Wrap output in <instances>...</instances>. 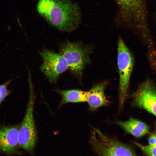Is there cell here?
I'll list each match as a JSON object with an SVG mask.
<instances>
[{
	"mask_svg": "<svg viewBox=\"0 0 156 156\" xmlns=\"http://www.w3.org/2000/svg\"><path fill=\"white\" fill-rule=\"evenodd\" d=\"M29 97L26 113L18 130L19 146L29 153L34 150L37 140V133L34 117L35 94L29 76Z\"/></svg>",
	"mask_w": 156,
	"mask_h": 156,
	"instance_id": "obj_3",
	"label": "cell"
},
{
	"mask_svg": "<svg viewBox=\"0 0 156 156\" xmlns=\"http://www.w3.org/2000/svg\"><path fill=\"white\" fill-rule=\"evenodd\" d=\"M109 83L107 80L97 83L88 91L87 102L90 111H96L100 107L107 106L110 104V101L104 94L105 90Z\"/></svg>",
	"mask_w": 156,
	"mask_h": 156,
	"instance_id": "obj_7",
	"label": "cell"
},
{
	"mask_svg": "<svg viewBox=\"0 0 156 156\" xmlns=\"http://www.w3.org/2000/svg\"><path fill=\"white\" fill-rule=\"evenodd\" d=\"M43 60L40 69L51 83H56L60 75L68 68L67 61L61 53L47 49L39 53Z\"/></svg>",
	"mask_w": 156,
	"mask_h": 156,
	"instance_id": "obj_5",
	"label": "cell"
},
{
	"mask_svg": "<svg viewBox=\"0 0 156 156\" xmlns=\"http://www.w3.org/2000/svg\"><path fill=\"white\" fill-rule=\"evenodd\" d=\"M19 129L15 127L0 128V152L11 154L15 153L18 145Z\"/></svg>",
	"mask_w": 156,
	"mask_h": 156,
	"instance_id": "obj_8",
	"label": "cell"
},
{
	"mask_svg": "<svg viewBox=\"0 0 156 156\" xmlns=\"http://www.w3.org/2000/svg\"><path fill=\"white\" fill-rule=\"evenodd\" d=\"M133 143L136 145L146 156H156V145H144L137 142Z\"/></svg>",
	"mask_w": 156,
	"mask_h": 156,
	"instance_id": "obj_12",
	"label": "cell"
},
{
	"mask_svg": "<svg viewBox=\"0 0 156 156\" xmlns=\"http://www.w3.org/2000/svg\"><path fill=\"white\" fill-rule=\"evenodd\" d=\"M113 123L136 138L142 137L149 133L150 127L147 125L132 117L126 121L116 120Z\"/></svg>",
	"mask_w": 156,
	"mask_h": 156,
	"instance_id": "obj_9",
	"label": "cell"
},
{
	"mask_svg": "<svg viewBox=\"0 0 156 156\" xmlns=\"http://www.w3.org/2000/svg\"><path fill=\"white\" fill-rule=\"evenodd\" d=\"M61 97L60 107L68 103H77L87 102L88 92L78 89L55 90Z\"/></svg>",
	"mask_w": 156,
	"mask_h": 156,
	"instance_id": "obj_10",
	"label": "cell"
},
{
	"mask_svg": "<svg viewBox=\"0 0 156 156\" xmlns=\"http://www.w3.org/2000/svg\"><path fill=\"white\" fill-rule=\"evenodd\" d=\"M37 10L50 25L62 31H72L80 23L79 8L70 0H39Z\"/></svg>",
	"mask_w": 156,
	"mask_h": 156,
	"instance_id": "obj_1",
	"label": "cell"
},
{
	"mask_svg": "<svg viewBox=\"0 0 156 156\" xmlns=\"http://www.w3.org/2000/svg\"><path fill=\"white\" fill-rule=\"evenodd\" d=\"M133 0H116L122 7H124L129 4Z\"/></svg>",
	"mask_w": 156,
	"mask_h": 156,
	"instance_id": "obj_15",
	"label": "cell"
},
{
	"mask_svg": "<svg viewBox=\"0 0 156 156\" xmlns=\"http://www.w3.org/2000/svg\"><path fill=\"white\" fill-rule=\"evenodd\" d=\"M12 80L7 81L3 84L0 85V104L8 94L10 92L7 89V87Z\"/></svg>",
	"mask_w": 156,
	"mask_h": 156,
	"instance_id": "obj_13",
	"label": "cell"
},
{
	"mask_svg": "<svg viewBox=\"0 0 156 156\" xmlns=\"http://www.w3.org/2000/svg\"><path fill=\"white\" fill-rule=\"evenodd\" d=\"M90 142L99 156H117L113 153L103 144L93 129L91 131Z\"/></svg>",
	"mask_w": 156,
	"mask_h": 156,
	"instance_id": "obj_11",
	"label": "cell"
},
{
	"mask_svg": "<svg viewBox=\"0 0 156 156\" xmlns=\"http://www.w3.org/2000/svg\"><path fill=\"white\" fill-rule=\"evenodd\" d=\"M133 106L144 109L156 116V86L147 79L131 95Z\"/></svg>",
	"mask_w": 156,
	"mask_h": 156,
	"instance_id": "obj_6",
	"label": "cell"
},
{
	"mask_svg": "<svg viewBox=\"0 0 156 156\" xmlns=\"http://www.w3.org/2000/svg\"><path fill=\"white\" fill-rule=\"evenodd\" d=\"M91 46L80 42L67 41L61 46V54L66 60L68 68L79 79L82 76L85 66L90 62Z\"/></svg>",
	"mask_w": 156,
	"mask_h": 156,
	"instance_id": "obj_4",
	"label": "cell"
},
{
	"mask_svg": "<svg viewBox=\"0 0 156 156\" xmlns=\"http://www.w3.org/2000/svg\"><path fill=\"white\" fill-rule=\"evenodd\" d=\"M148 143L149 145H156V131H153L149 136Z\"/></svg>",
	"mask_w": 156,
	"mask_h": 156,
	"instance_id": "obj_14",
	"label": "cell"
},
{
	"mask_svg": "<svg viewBox=\"0 0 156 156\" xmlns=\"http://www.w3.org/2000/svg\"><path fill=\"white\" fill-rule=\"evenodd\" d=\"M117 63L119 75L118 112H120L128 96L134 63L132 54L121 37L118 42Z\"/></svg>",
	"mask_w": 156,
	"mask_h": 156,
	"instance_id": "obj_2",
	"label": "cell"
}]
</instances>
